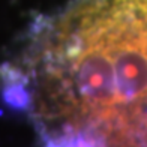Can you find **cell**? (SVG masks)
<instances>
[{
  "label": "cell",
  "instance_id": "6da1fadb",
  "mask_svg": "<svg viewBox=\"0 0 147 147\" xmlns=\"http://www.w3.org/2000/svg\"><path fill=\"white\" fill-rule=\"evenodd\" d=\"M44 147H111L98 132L87 129H69L57 132L47 140Z\"/></svg>",
  "mask_w": 147,
  "mask_h": 147
}]
</instances>
